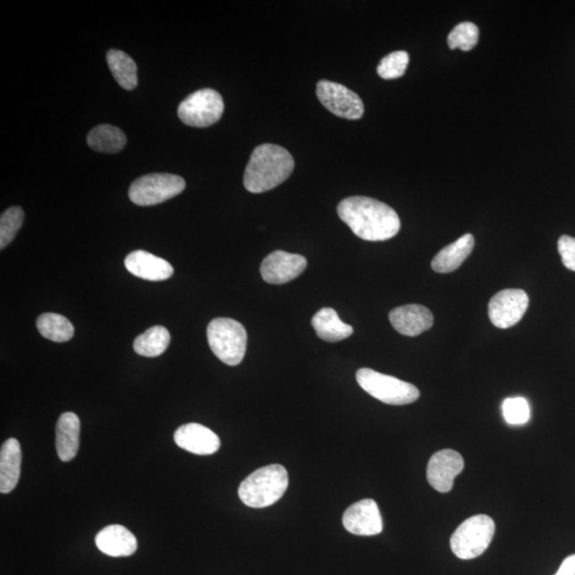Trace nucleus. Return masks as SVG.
Returning a JSON list of instances; mask_svg holds the SVG:
<instances>
[{"instance_id":"1","label":"nucleus","mask_w":575,"mask_h":575,"mask_svg":"<svg viewBox=\"0 0 575 575\" xmlns=\"http://www.w3.org/2000/svg\"><path fill=\"white\" fill-rule=\"evenodd\" d=\"M337 212L340 219L351 232L366 241H386L401 230L398 214L377 199L366 197L348 198L338 205Z\"/></svg>"},{"instance_id":"2","label":"nucleus","mask_w":575,"mask_h":575,"mask_svg":"<svg viewBox=\"0 0 575 575\" xmlns=\"http://www.w3.org/2000/svg\"><path fill=\"white\" fill-rule=\"evenodd\" d=\"M294 170V159L286 148L261 144L250 156L244 172L245 189L252 193L270 191L287 181Z\"/></svg>"},{"instance_id":"3","label":"nucleus","mask_w":575,"mask_h":575,"mask_svg":"<svg viewBox=\"0 0 575 575\" xmlns=\"http://www.w3.org/2000/svg\"><path fill=\"white\" fill-rule=\"evenodd\" d=\"M288 485V472L282 465L262 467L240 485L239 498L249 507L265 508L281 500Z\"/></svg>"},{"instance_id":"4","label":"nucleus","mask_w":575,"mask_h":575,"mask_svg":"<svg viewBox=\"0 0 575 575\" xmlns=\"http://www.w3.org/2000/svg\"><path fill=\"white\" fill-rule=\"evenodd\" d=\"M207 338L210 349L227 366L241 364L248 345V333L241 323L217 317L209 323Z\"/></svg>"},{"instance_id":"5","label":"nucleus","mask_w":575,"mask_h":575,"mask_svg":"<svg viewBox=\"0 0 575 575\" xmlns=\"http://www.w3.org/2000/svg\"><path fill=\"white\" fill-rule=\"evenodd\" d=\"M495 524L487 515L467 519L452 535L450 544L454 554L463 561L481 556L494 539Z\"/></svg>"},{"instance_id":"6","label":"nucleus","mask_w":575,"mask_h":575,"mask_svg":"<svg viewBox=\"0 0 575 575\" xmlns=\"http://www.w3.org/2000/svg\"><path fill=\"white\" fill-rule=\"evenodd\" d=\"M356 379L365 392L389 405H406L414 403L420 396L419 389L410 383L372 370L359 368Z\"/></svg>"},{"instance_id":"7","label":"nucleus","mask_w":575,"mask_h":575,"mask_svg":"<svg viewBox=\"0 0 575 575\" xmlns=\"http://www.w3.org/2000/svg\"><path fill=\"white\" fill-rule=\"evenodd\" d=\"M186 189V182L178 175L155 173L144 175L131 183L130 199L133 204L147 207L169 200Z\"/></svg>"},{"instance_id":"8","label":"nucleus","mask_w":575,"mask_h":575,"mask_svg":"<svg viewBox=\"0 0 575 575\" xmlns=\"http://www.w3.org/2000/svg\"><path fill=\"white\" fill-rule=\"evenodd\" d=\"M177 113L183 124L199 128L209 127L220 121L224 113V102L219 92L203 89L184 98Z\"/></svg>"},{"instance_id":"9","label":"nucleus","mask_w":575,"mask_h":575,"mask_svg":"<svg viewBox=\"0 0 575 575\" xmlns=\"http://www.w3.org/2000/svg\"><path fill=\"white\" fill-rule=\"evenodd\" d=\"M317 97L321 104L334 115L346 120H359L365 114V106L359 94L340 83L320 80Z\"/></svg>"},{"instance_id":"10","label":"nucleus","mask_w":575,"mask_h":575,"mask_svg":"<svg viewBox=\"0 0 575 575\" xmlns=\"http://www.w3.org/2000/svg\"><path fill=\"white\" fill-rule=\"evenodd\" d=\"M528 295L521 289H506L494 295L488 305L491 323L502 329L515 326L528 309Z\"/></svg>"},{"instance_id":"11","label":"nucleus","mask_w":575,"mask_h":575,"mask_svg":"<svg viewBox=\"0 0 575 575\" xmlns=\"http://www.w3.org/2000/svg\"><path fill=\"white\" fill-rule=\"evenodd\" d=\"M465 467L462 456L454 450H441L427 465V481L438 493L446 494L453 488L454 479Z\"/></svg>"},{"instance_id":"12","label":"nucleus","mask_w":575,"mask_h":575,"mask_svg":"<svg viewBox=\"0 0 575 575\" xmlns=\"http://www.w3.org/2000/svg\"><path fill=\"white\" fill-rule=\"evenodd\" d=\"M306 267L307 260L304 256L275 250L262 261L260 273L265 282L283 284L299 277Z\"/></svg>"},{"instance_id":"13","label":"nucleus","mask_w":575,"mask_h":575,"mask_svg":"<svg viewBox=\"0 0 575 575\" xmlns=\"http://www.w3.org/2000/svg\"><path fill=\"white\" fill-rule=\"evenodd\" d=\"M343 527L357 536H376L383 532V519L376 502L361 500L345 511Z\"/></svg>"},{"instance_id":"14","label":"nucleus","mask_w":575,"mask_h":575,"mask_svg":"<svg viewBox=\"0 0 575 575\" xmlns=\"http://www.w3.org/2000/svg\"><path fill=\"white\" fill-rule=\"evenodd\" d=\"M180 448L197 455H211L219 451L221 440L208 427L199 423L184 424L174 434Z\"/></svg>"},{"instance_id":"15","label":"nucleus","mask_w":575,"mask_h":575,"mask_svg":"<svg viewBox=\"0 0 575 575\" xmlns=\"http://www.w3.org/2000/svg\"><path fill=\"white\" fill-rule=\"evenodd\" d=\"M389 320L395 331L407 337H416L434 326V316L427 307L418 304L398 307L390 311Z\"/></svg>"},{"instance_id":"16","label":"nucleus","mask_w":575,"mask_h":575,"mask_svg":"<svg viewBox=\"0 0 575 575\" xmlns=\"http://www.w3.org/2000/svg\"><path fill=\"white\" fill-rule=\"evenodd\" d=\"M125 266L132 275L150 282L165 281L174 273L169 262L145 250H135L128 255Z\"/></svg>"},{"instance_id":"17","label":"nucleus","mask_w":575,"mask_h":575,"mask_svg":"<svg viewBox=\"0 0 575 575\" xmlns=\"http://www.w3.org/2000/svg\"><path fill=\"white\" fill-rule=\"evenodd\" d=\"M95 543L105 554L114 557L131 556L138 549L136 536L120 524L104 528L97 535Z\"/></svg>"},{"instance_id":"18","label":"nucleus","mask_w":575,"mask_h":575,"mask_svg":"<svg viewBox=\"0 0 575 575\" xmlns=\"http://www.w3.org/2000/svg\"><path fill=\"white\" fill-rule=\"evenodd\" d=\"M80 444V420L74 412L61 415L55 428V448L59 459L71 461L75 459Z\"/></svg>"},{"instance_id":"19","label":"nucleus","mask_w":575,"mask_h":575,"mask_svg":"<svg viewBox=\"0 0 575 575\" xmlns=\"http://www.w3.org/2000/svg\"><path fill=\"white\" fill-rule=\"evenodd\" d=\"M21 450L18 439L10 438L0 450V493L10 494L21 477Z\"/></svg>"},{"instance_id":"20","label":"nucleus","mask_w":575,"mask_h":575,"mask_svg":"<svg viewBox=\"0 0 575 575\" xmlns=\"http://www.w3.org/2000/svg\"><path fill=\"white\" fill-rule=\"evenodd\" d=\"M474 245H476V240H474L472 234H463L461 238L449 244L448 247L441 249L435 256L432 261L433 270L445 275V273L454 272L459 269L463 261L471 255Z\"/></svg>"},{"instance_id":"21","label":"nucleus","mask_w":575,"mask_h":575,"mask_svg":"<svg viewBox=\"0 0 575 575\" xmlns=\"http://www.w3.org/2000/svg\"><path fill=\"white\" fill-rule=\"evenodd\" d=\"M311 324L317 337L327 342H342L354 332L353 327L340 320L337 312L328 307L317 311Z\"/></svg>"},{"instance_id":"22","label":"nucleus","mask_w":575,"mask_h":575,"mask_svg":"<svg viewBox=\"0 0 575 575\" xmlns=\"http://www.w3.org/2000/svg\"><path fill=\"white\" fill-rule=\"evenodd\" d=\"M88 145L95 152L114 154L125 148V133L113 125H99L88 135Z\"/></svg>"},{"instance_id":"23","label":"nucleus","mask_w":575,"mask_h":575,"mask_svg":"<svg viewBox=\"0 0 575 575\" xmlns=\"http://www.w3.org/2000/svg\"><path fill=\"white\" fill-rule=\"evenodd\" d=\"M107 63L115 80L125 90H133L138 85V68L135 61L122 50L111 49Z\"/></svg>"},{"instance_id":"24","label":"nucleus","mask_w":575,"mask_h":575,"mask_svg":"<svg viewBox=\"0 0 575 575\" xmlns=\"http://www.w3.org/2000/svg\"><path fill=\"white\" fill-rule=\"evenodd\" d=\"M171 342V334L164 326H154L140 334L133 342L136 353L144 357H157L164 354Z\"/></svg>"},{"instance_id":"25","label":"nucleus","mask_w":575,"mask_h":575,"mask_svg":"<svg viewBox=\"0 0 575 575\" xmlns=\"http://www.w3.org/2000/svg\"><path fill=\"white\" fill-rule=\"evenodd\" d=\"M37 327L44 338L52 340L54 342H69L75 333L74 326L68 317L53 314V312L38 317Z\"/></svg>"},{"instance_id":"26","label":"nucleus","mask_w":575,"mask_h":575,"mask_svg":"<svg viewBox=\"0 0 575 575\" xmlns=\"http://www.w3.org/2000/svg\"><path fill=\"white\" fill-rule=\"evenodd\" d=\"M24 211L21 207H11L0 216V249H4L13 241L16 233L24 222Z\"/></svg>"},{"instance_id":"27","label":"nucleus","mask_w":575,"mask_h":575,"mask_svg":"<svg viewBox=\"0 0 575 575\" xmlns=\"http://www.w3.org/2000/svg\"><path fill=\"white\" fill-rule=\"evenodd\" d=\"M478 27L471 21H463L451 31L448 44L451 49L460 48L463 52H469L478 46Z\"/></svg>"},{"instance_id":"28","label":"nucleus","mask_w":575,"mask_h":575,"mask_svg":"<svg viewBox=\"0 0 575 575\" xmlns=\"http://www.w3.org/2000/svg\"><path fill=\"white\" fill-rule=\"evenodd\" d=\"M410 63V55L403 50L383 58L377 66V74L385 80H398L403 76Z\"/></svg>"},{"instance_id":"29","label":"nucleus","mask_w":575,"mask_h":575,"mask_svg":"<svg viewBox=\"0 0 575 575\" xmlns=\"http://www.w3.org/2000/svg\"><path fill=\"white\" fill-rule=\"evenodd\" d=\"M502 410H503L505 421L512 426H522L529 420L530 410L526 399H506L502 406Z\"/></svg>"},{"instance_id":"30","label":"nucleus","mask_w":575,"mask_h":575,"mask_svg":"<svg viewBox=\"0 0 575 575\" xmlns=\"http://www.w3.org/2000/svg\"><path fill=\"white\" fill-rule=\"evenodd\" d=\"M557 247L563 266L569 270L575 271V238L565 234L558 240Z\"/></svg>"},{"instance_id":"31","label":"nucleus","mask_w":575,"mask_h":575,"mask_svg":"<svg viewBox=\"0 0 575 575\" xmlns=\"http://www.w3.org/2000/svg\"><path fill=\"white\" fill-rule=\"evenodd\" d=\"M555 575H575V554L562 562Z\"/></svg>"}]
</instances>
